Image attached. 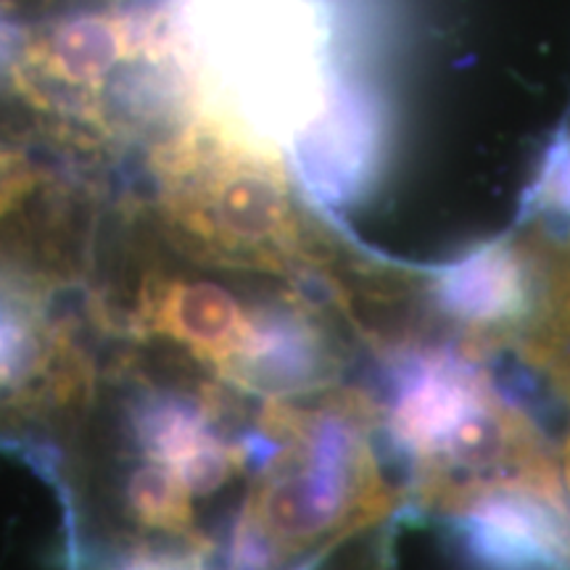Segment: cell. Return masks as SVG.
I'll list each match as a JSON object with an SVG mask.
<instances>
[{
    "label": "cell",
    "instance_id": "obj_1",
    "mask_svg": "<svg viewBox=\"0 0 570 570\" xmlns=\"http://www.w3.org/2000/svg\"><path fill=\"white\" fill-rule=\"evenodd\" d=\"M169 48L219 122L296 142L348 90L320 0H169Z\"/></svg>",
    "mask_w": 570,
    "mask_h": 570
},
{
    "label": "cell",
    "instance_id": "obj_2",
    "mask_svg": "<svg viewBox=\"0 0 570 570\" xmlns=\"http://www.w3.org/2000/svg\"><path fill=\"white\" fill-rule=\"evenodd\" d=\"M396 428L420 449H465L483 441L487 410L473 375L460 365L410 370L396 404Z\"/></svg>",
    "mask_w": 570,
    "mask_h": 570
},
{
    "label": "cell",
    "instance_id": "obj_3",
    "mask_svg": "<svg viewBox=\"0 0 570 570\" xmlns=\"http://www.w3.org/2000/svg\"><path fill=\"white\" fill-rule=\"evenodd\" d=\"M439 296L449 312L470 323L515 317L525 309L523 267L504 248H483L441 277Z\"/></svg>",
    "mask_w": 570,
    "mask_h": 570
},
{
    "label": "cell",
    "instance_id": "obj_4",
    "mask_svg": "<svg viewBox=\"0 0 570 570\" xmlns=\"http://www.w3.org/2000/svg\"><path fill=\"white\" fill-rule=\"evenodd\" d=\"M130 9H148L146 0H0V21L9 13H32L40 17L42 24H53V21L82 17V13H101V11H130ZM17 27V24H13Z\"/></svg>",
    "mask_w": 570,
    "mask_h": 570
},
{
    "label": "cell",
    "instance_id": "obj_5",
    "mask_svg": "<svg viewBox=\"0 0 570 570\" xmlns=\"http://www.w3.org/2000/svg\"><path fill=\"white\" fill-rule=\"evenodd\" d=\"M24 333L6 306H0V386L9 383L24 360Z\"/></svg>",
    "mask_w": 570,
    "mask_h": 570
},
{
    "label": "cell",
    "instance_id": "obj_6",
    "mask_svg": "<svg viewBox=\"0 0 570 570\" xmlns=\"http://www.w3.org/2000/svg\"><path fill=\"white\" fill-rule=\"evenodd\" d=\"M547 196L562 209H570V148L554 151L550 175H547Z\"/></svg>",
    "mask_w": 570,
    "mask_h": 570
},
{
    "label": "cell",
    "instance_id": "obj_7",
    "mask_svg": "<svg viewBox=\"0 0 570 570\" xmlns=\"http://www.w3.org/2000/svg\"><path fill=\"white\" fill-rule=\"evenodd\" d=\"M327 570H389V566L383 562V558H354Z\"/></svg>",
    "mask_w": 570,
    "mask_h": 570
}]
</instances>
